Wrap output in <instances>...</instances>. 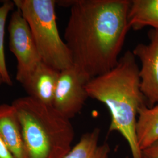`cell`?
<instances>
[{
	"label": "cell",
	"instance_id": "obj_1",
	"mask_svg": "<svg viewBox=\"0 0 158 158\" xmlns=\"http://www.w3.org/2000/svg\"><path fill=\"white\" fill-rule=\"evenodd\" d=\"M60 4L70 7L64 39L74 66L90 80L114 68L131 28L130 1L74 0Z\"/></svg>",
	"mask_w": 158,
	"mask_h": 158
},
{
	"label": "cell",
	"instance_id": "obj_2",
	"mask_svg": "<svg viewBox=\"0 0 158 158\" xmlns=\"http://www.w3.org/2000/svg\"><path fill=\"white\" fill-rule=\"evenodd\" d=\"M132 52L127 51L114 68L90 79L85 89L89 97L102 102L111 114L110 132L117 131L127 142L132 158H142L136 135L138 111L145 105L140 86L139 68Z\"/></svg>",
	"mask_w": 158,
	"mask_h": 158
},
{
	"label": "cell",
	"instance_id": "obj_3",
	"mask_svg": "<svg viewBox=\"0 0 158 158\" xmlns=\"http://www.w3.org/2000/svg\"><path fill=\"white\" fill-rule=\"evenodd\" d=\"M22 131L27 158H64L70 151L74 130L70 119L29 96L13 101Z\"/></svg>",
	"mask_w": 158,
	"mask_h": 158
},
{
	"label": "cell",
	"instance_id": "obj_4",
	"mask_svg": "<svg viewBox=\"0 0 158 158\" xmlns=\"http://www.w3.org/2000/svg\"><path fill=\"white\" fill-rule=\"evenodd\" d=\"M26 19L42 62L60 72L73 66L57 25L55 0H14Z\"/></svg>",
	"mask_w": 158,
	"mask_h": 158
},
{
	"label": "cell",
	"instance_id": "obj_5",
	"mask_svg": "<svg viewBox=\"0 0 158 158\" xmlns=\"http://www.w3.org/2000/svg\"><path fill=\"white\" fill-rule=\"evenodd\" d=\"M8 32L10 51L17 61L16 80L23 85L42 60L28 24L17 8L12 14Z\"/></svg>",
	"mask_w": 158,
	"mask_h": 158
},
{
	"label": "cell",
	"instance_id": "obj_6",
	"mask_svg": "<svg viewBox=\"0 0 158 158\" xmlns=\"http://www.w3.org/2000/svg\"><path fill=\"white\" fill-rule=\"evenodd\" d=\"M89 80L73 65L60 71L52 106L66 118L74 117L89 97L85 86Z\"/></svg>",
	"mask_w": 158,
	"mask_h": 158
},
{
	"label": "cell",
	"instance_id": "obj_7",
	"mask_svg": "<svg viewBox=\"0 0 158 158\" xmlns=\"http://www.w3.org/2000/svg\"><path fill=\"white\" fill-rule=\"evenodd\" d=\"M149 42L139 44L132 51L140 61V86L142 93L151 107L158 102V29L148 32Z\"/></svg>",
	"mask_w": 158,
	"mask_h": 158
},
{
	"label": "cell",
	"instance_id": "obj_8",
	"mask_svg": "<svg viewBox=\"0 0 158 158\" xmlns=\"http://www.w3.org/2000/svg\"><path fill=\"white\" fill-rule=\"evenodd\" d=\"M60 72L41 62L23 85L28 96L52 106Z\"/></svg>",
	"mask_w": 158,
	"mask_h": 158
},
{
	"label": "cell",
	"instance_id": "obj_9",
	"mask_svg": "<svg viewBox=\"0 0 158 158\" xmlns=\"http://www.w3.org/2000/svg\"><path fill=\"white\" fill-rule=\"evenodd\" d=\"M0 136L15 158H27L23 135L15 108L0 105Z\"/></svg>",
	"mask_w": 158,
	"mask_h": 158
},
{
	"label": "cell",
	"instance_id": "obj_10",
	"mask_svg": "<svg viewBox=\"0 0 158 158\" xmlns=\"http://www.w3.org/2000/svg\"><path fill=\"white\" fill-rule=\"evenodd\" d=\"M100 129L83 134L64 158H110L111 149L108 143H100Z\"/></svg>",
	"mask_w": 158,
	"mask_h": 158
},
{
	"label": "cell",
	"instance_id": "obj_11",
	"mask_svg": "<svg viewBox=\"0 0 158 158\" xmlns=\"http://www.w3.org/2000/svg\"><path fill=\"white\" fill-rule=\"evenodd\" d=\"M136 135L141 151L158 139V104L148 107L146 104L138 111Z\"/></svg>",
	"mask_w": 158,
	"mask_h": 158
},
{
	"label": "cell",
	"instance_id": "obj_12",
	"mask_svg": "<svg viewBox=\"0 0 158 158\" xmlns=\"http://www.w3.org/2000/svg\"><path fill=\"white\" fill-rule=\"evenodd\" d=\"M128 18L131 28L151 27L158 29V0L130 1Z\"/></svg>",
	"mask_w": 158,
	"mask_h": 158
},
{
	"label": "cell",
	"instance_id": "obj_13",
	"mask_svg": "<svg viewBox=\"0 0 158 158\" xmlns=\"http://www.w3.org/2000/svg\"><path fill=\"white\" fill-rule=\"evenodd\" d=\"M14 6L15 5L14 1L8 0L4 1L0 6V73L2 77L4 83L10 86L12 85V81L6 64L4 38L6 19L9 13L13 10Z\"/></svg>",
	"mask_w": 158,
	"mask_h": 158
},
{
	"label": "cell",
	"instance_id": "obj_14",
	"mask_svg": "<svg viewBox=\"0 0 158 158\" xmlns=\"http://www.w3.org/2000/svg\"><path fill=\"white\" fill-rule=\"evenodd\" d=\"M142 158H158V139L141 150Z\"/></svg>",
	"mask_w": 158,
	"mask_h": 158
},
{
	"label": "cell",
	"instance_id": "obj_15",
	"mask_svg": "<svg viewBox=\"0 0 158 158\" xmlns=\"http://www.w3.org/2000/svg\"><path fill=\"white\" fill-rule=\"evenodd\" d=\"M0 158H15L0 136Z\"/></svg>",
	"mask_w": 158,
	"mask_h": 158
},
{
	"label": "cell",
	"instance_id": "obj_16",
	"mask_svg": "<svg viewBox=\"0 0 158 158\" xmlns=\"http://www.w3.org/2000/svg\"><path fill=\"white\" fill-rule=\"evenodd\" d=\"M2 83H4V81H3V79H2V77L1 76V74L0 73V85H2Z\"/></svg>",
	"mask_w": 158,
	"mask_h": 158
}]
</instances>
